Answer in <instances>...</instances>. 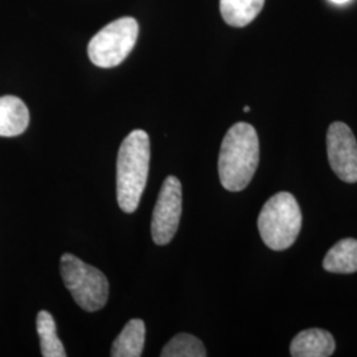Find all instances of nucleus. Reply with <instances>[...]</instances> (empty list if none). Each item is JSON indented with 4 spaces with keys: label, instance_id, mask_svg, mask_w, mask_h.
<instances>
[{
    "label": "nucleus",
    "instance_id": "f257e3e1",
    "mask_svg": "<svg viewBox=\"0 0 357 357\" xmlns=\"http://www.w3.org/2000/svg\"><path fill=\"white\" fill-rule=\"evenodd\" d=\"M259 163V141L255 128L238 122L228 130L218 155V176L230 192L245 190Z\"/></svg>",
    "mask_w": 357,
    "mask_h": 357
},
{
    "label": "nucleus",
    "instance_id": "f03ea898",
    "mask_svg": "<svg viewBox=\"0 0 357 357\" xmlns=\"http://www.w3.org/2000/svg\"><path fill=\"white\" fill-rule=\"evenodd\" d=\"M150 138L134 130L122 142L116 159V200L119 208L132 213L141 203L150 169Z\"/></svg>",
    "mask_w": 357,
    "mask_h": 357
},
{
    "label": "nucleus",
    "instance_id": "7ed1b4c3",
    "mask_svg": "<svg viewBox=\"0 0 357 357\" xmlns=\"http://www.w3.org/2000/svg\"><path fill=\"white\" fill-rule=\"evenodd\" d=\"M302 229V212L296 199L289 192L270 197L258 216L262 241L273 250H284L293 245Z\"/></svg>",
    "mask_w": 357,
    "mask_h": 357
},
{
    "label": "nucleus",
    "instance_id": "20e7f679",
    "mask_svg": "<svg viewBox=\"0 0 357 357\" xmlns=\"http://www.w3.org/2000/svg\"><path fill=\"white\" fill-rule=\"evenodd\" d=\"M60 270L66 289L82 310L96 312L105 307L109 299V281L101 270L69 253L61 257Z\"/></svg>",
    "mask_w": 357,
    "mask_h": 357
},
{
    "label": "nucleus",
    "instance_id": "39448f33",
    "mask_svg": "<svg viewBox=\"0 0 357 357\" xmlns=\"http://www.w3.org/2000/svg\"><path fill=\"white\" fill-rule=\"evenodd\" d=\"M139 26L132 17H121L103 26L88 45L90 61L100 68H114L134 50Z\"/></svg>",
    "mask_w": 357,
    "mask_h": 357
},
{
    "label": "nucleus",
    "instance_id": "423d86ee",
    "mask_svg": "<svg viewBox=\"0 0 357 357\" xmlns=\"http://www.w3.org/2000/svg\"><path fill=\"white\" fill-rule=\"evenodd\" d=\"M181 206V183L176 176H168L162 184L153 208L151 234L156 245H167L172 241L178 231Z\"/></svg>",
    "mask_w": 357,
    "mask_h": 357
},
{
    "label": "nucleus",
    "instance_id": "0eeeda50",
    "mask_svg": "<svg viewBox=\"0 0 357 357\" xmlns=\"http://www.w3.org/2000/svg\"><path fill=\"white\" fill-rule=\"evenodd\" d=\"M327 153L337 178L345 183H357V141L343 122H335L328 128Z\"/></svg>",
    "mask_w": 357,
    "mask_h": 357
},
{
    "label": "nucleus",
    "instance_id": "6e6552de",
    "mask_svg": "<svg viewBox=\"0 0 357 357\" xmlns=\"http://www.w3.org/2000/svg\"><path fill=\"white\" fill-rule=\"evenodd\" d=\"M336 343L331 333L320 328L299 332L291 342L293 357H328L335 352Z\"/></svg>",
    "mask_w": 357,
    "mask_h": 357
},
{
    "label": "nucleus",
    "instance_id": "1a4fd4ad",
    "mask_svg": "<svg viewBox=\"0 0 357 357\" xmlns=\"http://www.w3.org/2000/svg\"><path fill=\"white\" fill-rule=\"evenodd\" d=\"M29 125L26 103L15 96L0 97V137L13 138L23 134Z\"/></svg>",
    "mask_w": 357,
    "mask_h": 357
},
{
    "label": "nucleus",
    "instance_id": "9d476101",
    "mask_svg": "<svg viewBox=\"0 0 357 357\" xmlns=\"http://www.w3.org/2000/svg\"><path fill=\"white\" fill-rule=\"evenodd\" d=\"M146 326L141 319H131L115 339L110 355L113 357H139L144 348Z\"/></svg>",
    "mask_w": 357,
    "mask_h": 357
},
{
    "label": "nucleus",
    "instance_id": "9b49d317",
    "mask_svg": "<svg viewBox=\"0 0 357 357\" xmlns=\"http://www.w3.org/2000/svg\"><path fill=\"white\" fill-rule=\"evenodd\" d=\"M323 268L335 274H352L357 271V240L344 238L335 243L324 257Z\"/></svg>",
    "mask_w": 357,
    "mask_h": 357
},
{
    "label": "nucleus",
    "instance_id": "f8f14e48",
    "mask_svg": "<svg viewBox=\"0 0 357 357\" xmlns=\"http://www.w3.org/2000/svg\"><path fill=\"white\" fill-rule=\"evenodd\" d=\"M264 4L265 0H220V11L227 24L241 28L255 20Z\"/></svg>",
    "mask_w": 357,
    "mask_h": 357
},
{
    "label": "nucleus",
    "instance_id": "ddd939ff",
    "mask_svg": "<svg viewBox=\"0 0 357 357\" xmlns=\"http://www.w3.org/2000/svg\"><path fill=\"white\" fill-rule=\"evenodd\" d=\"M41 355L44 357H65L64 345L57 336L56 323L48 311H40L36 318Z\"/></svg>",
    "mask_w": 357,
    "mask_h": 357
},
{
    "label": "nucleus",
    "instance_id": "4468645a",
    "mask_svg": "<svg viewBox=\"0 0 357 357\" xmlns=\"http://www.w3.org/2000/svg\"><path fill=\"white\" fill-rule=\"evenodd\" d=\"M162 357H205V347L196 336L178 333L162 349Z\"/></svg>",
    "mask_w": 357,
    "mask_h": 357
},
{
    "label": "nucleus",
    "instance_id": "2eb2a0df",
    "mask_svg": "<svg viewBox=\"0 0 357 357\" xmlns=\"http://www.w3.org/2000/svg\"><path fill=\"white\" fill-rule=\"evenodd\" d=\"M331 1L335 4H344V3H348L349 0H331Z\"/></svg>",
    "mask_w": 357,
    "mask_h": 357
},
{
    "label": "nucleus",
    "instance_id": "dca6fc26",
    "mask_svg": "<svg viewBox=\"0 0 357 357\" xmlns=\"http://www.w3.org/2000/svg\"><path fill=\"white\" fill-rule=\"evenodd\" d=\"M243 112H245V113H249V112H250V107H249V106H245V107H243Z\"/></svg>",
    "mask_w": 357,
    "mask_h": 357
}]
</instances>
